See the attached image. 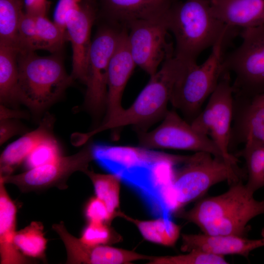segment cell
Wrapping results in <instances>:
<instances>
[{"label":"cell","mask_w":264,"mask_h":264,"mask_svg":"<svg viewBox=\"0 0 264 264\" xmlns=\"http://www.w3.org/2000/svg\"><path fill=\"white\" fill-rule=\"evenodd\" d=\"M263 214L264 199L256 200L254 193L239 181L224 193L203 198L177 215L196 225L205 234L244 237L249 222Z\"/></svg>","instance_id":"6da1fadb"},{"label":"cell","mask_w":264,"mask_h":264,"mask_svg":"<svg viewBox=\"0 0 264 264\" xmlns=\"http://www.w3.org/2000/svg\"><path fill=\"white\" fill-rule=\"evenodd\" d=\"M190 62L174 53L168 55L161 67L153 76L133 103L123 109L112 119L101 123L88 132L89 137L103 131L132 126L134 131H148L162 120L168 112L167 106L175 85Z\"/></svg>","instance_id":"7a4b0ae2"},{"label":"cell","mask_w":264,"mask_h":264,"mask_svg":"<svg viewBox=\"0 0 264 264\" xmlns=\"http://www.w3.org/2000/svg\"><path fill=\"white\" fill-rule=\"evenodd\" d=\"M169 31L174 36V54L187 62H196L204 50L212 47L230 27L213 14L209 0H186L173 4L166 15Z\"/></svg>","instance_id":"3957f363"},{"label":"cell","mask_w":264,"mask_h":264,"mask_svg":"<svg viewBox=\"0 0 264 264\" xmlns=\"http://www.w3.org/2000/svg\"><path fill=\"white\" fill-rule=\"evenodd\" d=\"M18 101L35 114L55 103L74 80L58 53L40 56L35 51L19 52Z\"/></svg>","instance_id":"277c9868"},{"label":"cell","mask_w":264,"mask_h":264,"mask_svg":"<svg viewBox=\"0 0 264 264\" xmlns=\"http://www.w3.org/2000/svg\"><path fill=\"white\" fill-rule=\"evenodd\" d=\"M232 34L222 36L202 64L189 63L175 85L170 103L192 121L200 112L202 104L214 91L223 73L224 49Z\"/></svg>","instance_id":"5b68a950"},{"label":"cell","mask_w":264,"mask_h":264,"mask_svg":"<svg viewBox=\"0 0 264 264\" xmlns=\"http://www.w3.org/2000/svg\"><path fill=\"white\" fill-rule=\"evenodd\" d=\"M179 169L174 171L172 186L177 211L198 199L213 186L227 181H240L234 165L221 156L198 152L189 155Z\"/></svg>","instance_id":"8992f818"},{"label":"cell","mask_w":264,"mask_h":264,"mask_svg":"<svg viewBox=\"0 0 264 264\" xmlns=\"http://www.w3.org/2000/svg\"><path fill=\"white\" fill-rule=\"evenodd\" d=\"M93 160L127 185L156 169L166 161L182 162L186 155L170 154L138 146L92 144Z\"/></svg>","instance_id":"52a82bcc"},{"label":"cell","mask_w":264,"mask_h":264,"mask_svg":"<svg viewBox=\"0 0 264 264\" xmlns=\"http://www.w3.org/2000/svg\"><path fill=\"white\" fill-rule=\"evenodd\" d=\"M241 37L240 46L224 57L223 71L235 74L234 91L255 96L264 92V25L242 29Z\"/></svg>","instance_id":"ba28073f"},{"label":"cell","mask_w":264,"mask_h":264,"mask_svg":"<svg viewBox=\"0 0 264 264\" xmlns=\"http://www.w3.org/2000/svg\"><path fill=\"white\" fill-rule=\"evenodd\" d=\"M121 31L111 26H102L92 41L84 106L95 119H99L106 113L109 66L118 44Z\"/></svg>","instance_id":"9c48e42d"},{"label":"cell","mask_w":264,"mask_h":264,"mask_svg":"<svg viewBox=\"0 0 264 264\" xmlns=\"http://www.w3.org/2000/svg\"><path fill=\"white\" fill-rule=\"evenodd\" d=\"M234 92L230 73L225 71L210 96L206 106L190 124L196 131L212 139L226 160L237 165L238 160L229 153L228 150Z\"/></svg>","instance_id":"30bf717a"},{"label":"cell","mask_w":264,"mask_h":264,"mask_svg":"<svg viewBox=\"0 0 264 264\" xmlns=\"http://www.w3.org/2000/svg\"><path fill=\"white\" fill-rule=\"evenodd\" d=\"M162 120L159 126L150 132L135 131L138 146L150 149L204 152L224 158L210 137L196 131L175 110H168Z\"/></svg>","instance_id":"8fae6325"},{"label":"cell","mask_w":264,"mask_h":264,"mask_svg":"<svg viewBox=\"0 0 264 264\" xmlns=\"http://www.w3.org/2000/svg\"><path fill=\"white\" fill-rule=\"evenodd\" d=\"M93 160L91 144L78 153L61 156L55 161L15 175L0 177L3 182L16 185L22 192L44 190L51 187L65 189L68 177L74 172H84Z\"/></svg>","instance_id":"7c38bea8"},{"label":"cell","mask_w":264,"mask_h":264,"mask_svg":"<svg viewBox=\"0 0 264 264\" xmlns=\"http://www.w3.org/2000/svg\"><path fill=\"white\" fill-rule=\"evenodd\" d=\"M167 14L157 19L134 21L126 25L128 45L134 62L150 77L173 53L166 42L169 31Z\"/></svg>","instance_id":"4fadbf2b"},{"label":"cell","mask_w":264,"mask_h":264,"mask_svg":"<svg viewBox=\"0 0 264 264\" xmlns=\"http://www.w3.org/2000/svg\"><path fill=\"white\" fill-rule=\"evenodd\" d=\"M98 11L97 0H83L65 17L67 39L71 44L72 64L71 76L86 85L88 60L92 41L91 30Z\"/></svg>","instance_id":"5bb4252c"},{"label":"cell","mask_w":264,"mask_h":264,"mask_svg":"<svg viewBox=\"0 0 264 264\" xmlns=\"http://www.w3.org/2000/svg\"><path fill=\"white\" fill-rule=\"evenodd\" d=\"M52 228L64 242L66 252V264H125L149 260L153 257L108 245H91L70 234L63 222L54 224Z\"/></svg>","instance_id":"9a60e30c"},{"label":"cell","mask_w":264,"mask_h":264,"mask_svg":"<svg viewBox=\"0 0 264 264\" xmlns=\"http://www.w3.org/2000/svg\"><path fill=\"white\" fill-rule=\"evenodd\" d=\"M127 34V28L124 26L121 29L118 44L110 62L107 108L102 123L112 119L124 109L121 103L123 92L136 66L129 49Z\"/></svg>","instance_id":"2e32d148"},{"label":"cell","mask_w":264,"mask_h":264,"mask_svg":"<svg viewBox=\"0 0 264 264\" xmlns=\"http://www.w3.org/2000/svg\"><path fill=\"white\" fill-rule=\"evenodd\" d=\"M181 250L188 252L199 250L217 255H238L247 258L250 253L264 246V237L249 239L236 235H211L183 234Z\"/></svg>","instance_id":"e0dca14e"},{"label":"cell","mask_w":264,"mask_h":264,"mask_svg":"<svg viewBox=\"0 0 264 264\" xmlns=\"http://www.w3.org/2000/svg\"><path fill=\"white\" fill-rule=\"evenodd\" d=\"M102 11L112 22L126 26L137 20H154L165 16L174 0H99Z\"/></svg>","instance_id":"ac0fdd59"},{"label":"cell","mask_w":264,"mask_h":264,"mask_svg":"<svg viewBox=\"0 0 264 264\" xmlns=\"http://www.w3.org/2000/svg\"><path fill=\"white\" fill-rule=\"evenodd\" d=\"M214 16L225 25L242 29L264 25V0H209Z\"/></svg>","instance_id":"d6986e66"},{"label":"cell","mask_w":264,"mask_h":264,"mask_svg":"<svg viewBox=\"0 0 264 264\" xmlns=\"http://www.w3.org/2000/svg\"><path fill=\"white\" fill-rule=\"evenodd\" d=\"M54 121L52 116L46 114L36 129L25 133L6 147L0 157V177L11 175L36 146L53 135Z\"/></svg>","instance_id":"ffe728a7"},{"label":"cell","mask_w":264,"mask_h":264,"mask_svg":"<svg viewBox=\"0 0 264 264\" xmlns=\"http://www.w3.org/2000/svg\"><path fill=\"white\" fill-rule=\"evenodd\" d=\"M3 181L0 179V258L1 264L33 263L16 247L17 207L10 197Z\"/></svg>","instance_id":"44dd1931"},{"label":"cell","mask_w":264,"mask_h":264,"mask_svg":"<svg viewBox=\"0 0 264 264\" xmlns=\"http://www.w3.org/2000/svg\"><path fill=\"white\" fill-rule=\"evenodd\" d=\"M19 50L0 44V102L6 107L19 104Z\"/></svg>","instance_id":"7402d4cb"},{"label":"cell","mask_w":264,"mask_h":264,"mask_svg":"<svg viewBox=\"0 0 264 264\" xmlns=\"http://www.w3.org/2000/svg\"><path fill=\"white\" fill-rule=\"evenodd\" d=\"M120 217L134 224L146 240L165 246H174L180 234L181 227L170 218L158 217L153 220H139L121 211Z\"/></svg>","instance_id":"603a6c76"},{"label":"cell","mask_w":264,"mask_h":264,"mask_svg":"<svg viewBox=\"0 0 264 264\" xmlns=\"http://www.w3.org/2000/svg\"><path fill=\"white\" fill-rule=\"evenodd\" d=\"M47 240L44 236V226L39 221H32L24 228L16 231L14 243L24 256L46 262Z\"/></svg>","instance_id":"cb8c5ba5"},{"label":"cell","mask_w":264,"mask_h":264,"mask_svg":"<svg viewBox=\"0 0 264 264\" xmlns=\"http://www.w3.org/2000/svg\"><path fill=\"white\" fill-rule=\"evenodd\" d=\"M84 173L91 181L96 197L105 203L109 211L115 217H118L120 211L121 179L112 174H99L88 169L86 170Z\"/></svg>","instance_id":"d4e9b609"},{"label":"cell","mask_w":264,"mask_h":264,"mask_svg":"<svg viewBox=\"0 0 264 264\" xmlns=\"http://www.w3.org/2000/svg\"><path fill=\"white\" fill-rule=\"evenodd\" d=\"M23 9V0H0V44L18 49V29Z\"/></svg>","instance_id":"484cf974"},{"label":"cell","mask_w":264,"mask_h":264,"mask_svg":"<svg viewBox=\"0 0 264 264\" xmlns=\"http://www.w3.org/2000/svg\"><path fill=\"white\" fill-rule=\"evenodd\" d=\"M247 170L248 189L254 193L264 187V145L252 143H245L241 152Z\"/></svg>","instance_id":"4316f807"},{"label":"cell","mask_w":264,"mask_h":264,"mask_svg":"<svg viewBox=\"0 0 264 264\" xmlns=\"http://www.w3.org/2000/svg\"><path fill=\"white\" fill-rule=\"evenodd\" d=\"M240 128L245 143L264 145V106L250 103L241 117Z\"/></svg>","instance_id":"83f0119b"},{"label":"cell","mask_w":264,"mask_h":264,"mask_svg":"<svg viewBox=\"0 0 264 264\" xmlns=\"http://www.w3.org/2000/svg\"><path fill=\"white\" fill-rule=\"evenodd\" d=\"M35 19L41 50L52 53H59L67 41L66 31L54 22L48 20L46 16L35 17Z\"/></svg>","instance_id":"f1b7e54d"},{"label":"cell","mask_w":264,"mask_h":264,"mask_svg":"<svg viewBox=\"0 0 264 264\" xmlns=\"http://www.w3.org/2000/svg\"><path fill=\"white\" fill-rule=\"evenodd\" d=\"M151 264H227L224 256L193 250L186 254L153 257Z\"/></svg>","instance_id":"f546056e"},{"label":"cell","mask_w":264,"mask_h":264,"mask_svg":"<svg viewBox=\"0 0 264 264\" xmlns=\"http://www.w3.org/2000/svg\"><path fill=\"white\" fill-rule=\"evenodd\" d=\"M62 156L61 149L54 135L41 142L24 160V167L29 170L55 161Z\"/></svg>","instance_id":"4dcf8cb0"},{"label":"cell","mask_w":264,"mask_h":264,"mask_svg":"<svg viewBox=\"0 0 264 264\" xmlns=\"http://www.w3.org/2000/svg\"><path fill=\"white\" fill-rule=\"evenodd\" d=\"M121 236L110 224L88 222L83 228L80 239L91 245H109L119 242Z\"/></svg>","instance_id":"1f68e13d"},{"label":"cell","mask_w":264,"mask_h":264,"mask_svg":"<svg viewBox=\"0 0 264 264\" xmlns=\"http://www.w3.org/2000/svg\"><path fill=\"white\" fill-rule=\"evenodd\" d=\"M19 52L35 51L41 49L36 24L35 17L24 11L22 13L18 29Z\"/></svg>","instance_id":"d6a6232c"},{"label":"cell","mask_w":264,"mask_h":264,"mask_svg":"<svg viewBox=\"0 0 264 264\" xmlns=\"http://www.w3.org/2000/svg\"><path fill=\"white\" fill-rule=\"evenodd\" d=\"M84 213L88 222L110 224L115 218L109 211L105 203L97 197H91L88 200Z\"/></svg>","instance_id":"836d02e7"},{"label":"cell","mask_w":264,"mask_h":264,"mask_svg":"<svg viewBox=\"0 0 264 264\" xmlns=\"http://www.w3.org/2000/svg\"><path fill=\"white\" fill-rule=\"evenodd\" d=\"M83 0H59L53 14L54 22L62 29L66 31L65 17L70 10L79 6Z\"/></svg>","instance_id":"e575fe53"},{"label":"cell","mask_w":264,"mask_h":264,"mask_svg":"<svg viewBox=\"0 0 264 264\" xmlns=\"http://www.w3.org/2000/svg\"><path fill=\"white\" fill-rule=\"evenodd\" d=\"M23 130L22 125L13 119H0V145L13 136L21 133Z\"/></svg>","instance_id":"d590c367"},{"label":"cell","mask_w":264,"mask_h":264,"mask_svg":"<svg viewBox=\"0 0 264 264\" xmlns=\"http://www.w3.org/2000/svg\"><path fill=\"white\" fill-rule=\"evenodd\" d=\"M49 7L48 0H23L24 12L34 17L46 16Z\"/></svg>","instance_id":"8d00e7d4"},{"label":"cell","mask_w":264,"mask_h":264,"mask_svg":"<svg viewBox=\"0 0 264 264\" xmlns=\"http://www.w3.org/2000/svg\"><path fill=\"white\" fill-rule=\"evenodd\" d=\"M26 116L24 111L9 109L8 107L2 104L0 105V119L25 118Z\"/></svg>","instance_id":"74e56055"},{"label":"cell","mask_w":264,"mask_h":264,"mask_svg":"<svg viewBox=\"0 0 264 264\" xmlns=\"http://www.w3.org/2000/svg\"><path fill=\"white\" fill-rule=\"evenodd\" d=\"M250 104L255 106H264V92L254 96Z\"/></svg>","instance_id":"f35d334b"},{"label":"cell","mask_w":264,"mask_h":264,"mask_svg":"<svg viewBox=\"0 0 264 264\" xmlns=\"http://www.w3.org/2000/svg\"><path fill=\"white\" fill-rule=\"evenodd\" d=\"M261 235L262 237H264V227H263L262 229Z\"/></svg>","instance_id":"ab89813d"}]
</instances>
